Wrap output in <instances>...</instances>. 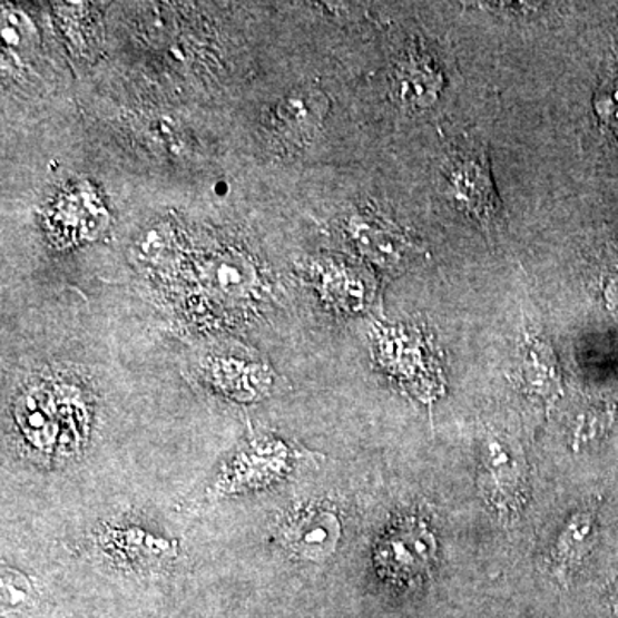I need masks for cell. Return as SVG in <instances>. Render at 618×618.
<instances>
[{"mask_svg": "<svg viewBox=\"0 0 618 618\" xmlns=\"http://www.w3.org/2000/svg\"><path fill=\"white\" fill-rule=\"evenodd\" d=\"M524 376L529 390L543 398H557L560 394V376L555 366L551 349L541 342H531L524 363Z\"/></svg>", "mask_w": 618, "mask_h": 618, "instance_id": "52a82bcc", "label": "cell"}, {"mask_svg": "<svg viewBox=\"0 0 618 618\" xmlns=\"http://www.w3.org/2000/svg\"><path fill=\"white\" fill-rule=\"evenodd\" d=\"M442 75L430 57L418 53L402 62L399 69L398 91L409 106H431L442 91Z\"/></svg>", "mask_w": 618, "mask_h": 618, "instance_id": "8992f818", "label": "cell"}, {"mask_svg": "<svg viewBox=\"0 0 618 618\" xmlns=\"http://www.w3.org/2000/svg\"><path fill=\"white\" fill-rule=\"evenodd\" d=\"M435 538L423 524H409L390 532L376 551V562L383 572L411 577L428 569L435 557Z\"/></svg>", "mask_w": 618, "mask_h": 618, "instance_id": "7a4b0ae2", "label": "cell"}, {"mask_svg": "<svg viewBox=\"0 0 618 618\" xmlns=\"http://www.w3.org/2000/svg\"><path fill=\"white\" fill-rule=\"evenodd\" d=\"M611 615H614V618H618V589L611 596Z\"/></svg>", "mask_w": 618, "mask_h": 618, "instance_id": "30bf717a", "label": "cell"}, {"mask_svg": "<svg viewBox=\"0 0 618 618\" xmlns=\"http://www.w3.org/2000/svg\"><path fill=\"white\" fill-rule=\"evenodd\" d=\"M447 183L450 198L458 203L462 210L480 220H490L499 210L487 154L480 148L461 151L453 158L450 173L447 174Z\"/></svg>", "mask_w": 618, "mask_h": 618, "instance_id": "6da1fadb", "label": "cell"}, {"mask_svg": "<svg viewBox=\"0 0 618 618\" xmlns=\"http://www.w3.org/2000/svg\"><path fill=\"white\" fill-rule=\"evenodd\" d=\"M522 472L518 459L503 440L491 436L487 445L484 480L481 481L488 502L502 512L512 510L521 502Z\"/></svg>", "mask_w": 618, "mask_h": 618, "instance_id": "3957f363", "label": "cell"}, {"mask_svg": "<svg viewBox=\"0 0 618 618\" xmlns=\"http://www.w3.org/2000/svg\"><path fill=\"white\" fill-rule=\"evenodd\" d=\"M596 540V510L582 509L573 513L563 528L553 550V570L562 579L569 576L592 548Z\"/></svg>", "mask_w": 618, "mask_h": 618, "instance_id": "5b68a950", "label": "cell"}, {"mask_svg": "<svg viewBox=\"0 0 618 618\" xmlns=\"http://www.w3.org/2000/svg\"><path fill=\"white\" fill-rule=\"evenodd\" d=\"M33 585L23 573L16 570H2V600L9 610H21L33 604Z\"/></svg>", "mask_w": 618, "mask_h": 618, "instance_id": "ba28073f", "label": "cell"}, {"mask_svg": "<svg viewBox=\"0 0 618 618\" xmlns=\"http://www.w3.org/2000/svg\"><path fill=\"white\" fill-rule=\"evenodd\" d=\"M360 243L366 247L367 252L373 253V256H376V258L389 259V262L399 259L402 247L405 246L404 241L399 239L394 234L371 229V225H363L361 227Z\"/></svg>", "mask_w": 618, "mask_h": 618, "instance_id": "9c48e42d", "label": "cell"}, {"mask_svg": "<svg viewBox=\"0 0 618 618\" xmlns=\"http://www.w3.org/2000/svg\"><path fill=\"white\" fill-rule=\"evenodd\" d=\"M341 540V521L330 510H312L294 519L285 529L287 547L301 559H328Z\"/></svg>", "mask_w": 618, "mask_h": 618, "instance_id": "277c9868", "label": "cell"}]
</instances>
